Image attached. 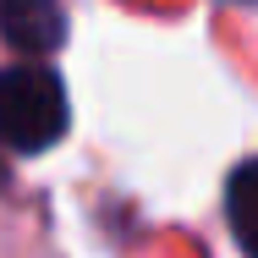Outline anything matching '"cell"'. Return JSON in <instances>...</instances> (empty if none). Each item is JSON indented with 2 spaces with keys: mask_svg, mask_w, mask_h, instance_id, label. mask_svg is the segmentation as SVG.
<instances>
[{
  "mask_svg": "<svg viewBox=\"0 0 258 258\" xmlns=\"http://www.w3.org/2000/svg\"><path fill=\"white\" fill-rule=\"evenodd\" d=\"M72 121L66 88L50 66H6L0 72V143L17 154L55 149Z\"/></svg>",
  "mask_w": 258,
  "mask_h": 258,
  "instance_id": "cell-1",
  "label": "cell"
},
{
  "mask_svg": "<svg viewBox=\"0 0 258 258\" xmlns=\"http://www.w3.org/2000/svg\"><path fill=\"white\" fill-rule=\"evenodd\" d=\"M0 33L6 44L28 55H50L66 39V6L60 0H0Z\"/></svg>",
  "mask_w": 258,
  "mask_h": 258,
  "instance_id": "cell-2",
  "label": "cell"
},
{
  "mask_svg": "<svg viewBox=\"0 0 258 258\" xmlns=\"http://www.w3.org/2000/svg\"><path fill=\"white\" fill-rule=\"evenodd\" d=\"M225 214H231V236L242 242V253L258 258V159L236 165V176L225 187Z\"/></svg>",
  "mask_w": 258,
  "mask_h": 258,
  "instance_id": "cell-3",
  "label": "cell"
}]
</instances>
